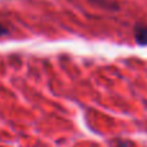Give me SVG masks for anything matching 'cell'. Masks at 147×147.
I'll use <instances>...</instances> for the list:
<instances>
[{
	"label": "cell",
	"instance_id": "6da1fadb",
	"mask_svg": "<svg viewBox=\"0 0 147 147\" xmlns=\"http://www.w3.org/2000/svg\"><path fill=\"white\" fill-rule=\"evenodd\" d=\"M134 33H136L137 43L141 46H146L147 45V26H143V25L137 26Z\"/></svg>",
	"mask_w": 147,
	"mask_h": 147
},
{
	"label": "cell",
	"instance_id": "7a4b0ae2",
	"mask_svg": "<svg viewBox=\"0 0 147 147\" xmlns=\"http://www.w3.org/2000/svg\"><path fill=\"white\" fill-rule=\"evenodd\" d=\"M113 147H133V144L128 141H121V139H119V141H116Z\"/></svg>",
	"mask_w": 147,
	"mask_h": 147
},
{
	"label": "cell",
	"instance_id": "3957f363",
	"mask_svg": "<svg viewBox=\"0 0 147 147\" xmlns=\"http://www.w3.org/2000/svg\"><path fill=\"white\" fill-rule=\"evenodd\" d=\"M7 34H8V29L4 28V26L0 24V36H1V35H7Z\"/></svg>",
	"mask_w": 147,
	"mask_h": 147
}]
</instances>
